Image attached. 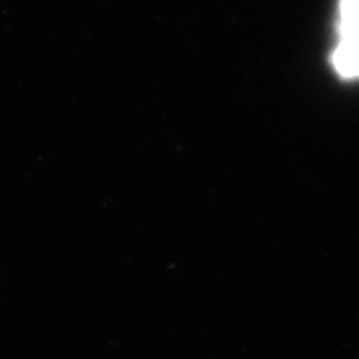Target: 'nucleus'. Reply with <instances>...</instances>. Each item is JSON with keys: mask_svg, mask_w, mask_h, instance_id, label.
I'll list each match as a JSON object with an SVG mask.
<instances>
[{"mask_svg": "<svg viewBox=\"0 0 359 359\" xmlns=\"http://www.w3.org/2000/svg\"><path fill=\"white\" fill-rule=\"evenodd\" d=\"M337 46L334 50L335 70L346 78H359V0L339 2Z\"/></svg>", "mask_w": 359, "mask_h": 359, "instance_id": "nucleus-1", "label": "nucleus"}]
</instances>
